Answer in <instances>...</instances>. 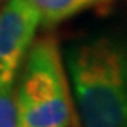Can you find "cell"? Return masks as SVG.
<instances>
[{"label":"cell","mask_w":127,"mask_h":127,"mask_svg":"<svg viewBox=\"0 0 127 127\" xmlns=\"http://www.w3.org/2000/svg\"><path fill=\"white\" fill-rule=\"evenodd\" d=\"M14 90L20 127H80L66 64L54 35L34 38Z\"/></svg>","instance_id":"cell-2"},{"label":"cell","mask_w":127,"mask_h":127,"mask_svg":"<svg viewBox=\"0 0 127 127\" xmlns=\"http://www.w3.org/2000/svg\"><path fill=\"white\" fill-rule=\"evenodd\" d=\"M3 2H5V0H0V5H2V3H3Z\"/></svg>","instance_id":"cell-6"},{"label":"cell","mask_w":127,"mask_h":127,"mask_svg":"<svg viewBox=\"0 0 127 127\" xmlns=\"http://www.w3.org/2000/svg\"><path fill=\"white\" fill-rule=\"evenodd\" d=\"M0 127H20L14 86L0 87Z\"/></svg>","instance_id":"cell-5"},{"label":"cell","mask_w":127,"mask_h":127,"mask_svg":"<svg viewBox=\"0 0 127 127\" xmlns=\"http://www.w3.org/2000/svg\"><path fill=\"white\" fill-rule=\"evenodd\" d=\"M66 69L83 127H127V34H99L67 49Z\"/></svg>","instance_id":"cell-1"},{"label":"cell","mask_w":127,"mask_h":127,"mask_svg":"<svg viewBox=\"0 0 127 127\" xmlns=\"http://www.w3.org/2000/svg\"><path fill=\"white\" fill-rule=\"evenodd\" d=\"M40 17L29 0H5L0 5V87L14 86Z\"/></svg>","instance_id":"cell-3"},{"label":"cell","mask_w":127,"mask_h":127,"mask_svg":"<svg viewBox=\"0 0 127 127\" xmlns=\"http://www.w3.org/2000/svg\"><path fill=\"white\" fill-rule=\"evenodd\" d=\"M40 17V25L54 28L86 11H104L113 0H29Z\"/></svg>","instance_id":"cell-4"}]
</instances>
